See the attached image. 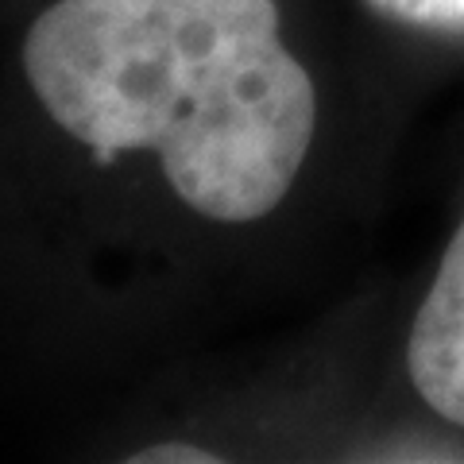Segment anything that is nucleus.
I'll list each match as a JSON object with an SVG mask.
<instances>
[{
	"mask_svg": "<svg viewBox=\"0 0 464 464\" xmlns=\"http://www.w3.org/2000/svg\"><path fill=\"white\" fill-rule=\"evenodd\" d=\"M24 70L58 128L101 159L155 151L170 190L225 225L279 206L317 128L271 0H58Z\"/></svg>",
	"mask_w": 464,
	"mask_h": 464,
	"instance_id": "1",
	"label": "nucleus"
},
{
	"mask_svg": "<svg viewBox=\"0 0 464 464\" xmlns=\"http://www.w3.org/2000/svg\"><path fill=\"white\" fill-rule=\"evenodd\" d=\"M411 383L430 411L464 426V217L441 256L406 341Z\"/></svg>",
	"mask_w": 464,
	"mask_h": 464,
	"instance_id": "2",
	"label": "nucleus"
},
{
	"mask_svg": "<svg viewBox=\"0 0 464 464\" xmlns=\"http://www.w3.org/2000/svg\"><path fill=\"white\" fill-rule=\"evenodd\" d=\"M368 5L402 24L464 32V0H368Z\"/></svg>",
	"mask_w": 464,
	"mask_h": 464,
	"instance_id": "3",
	"label": "nucleus"
},
{
	"mask_svg": "<svg viewBox=\"0 0 464 464\" xmlns=\"http://www.w3.org/2000/svg\"><path fill=\"white\" fill-rule=\"evenodd\" d=\"M217 460L221 457L198 445H151L132 457V464H217Z\"/></svg>",
	"mask_w": 464,
	"mask_h": 464,
	"instance_id": "4",
	"label": "nucleus"
}]
</instances>
